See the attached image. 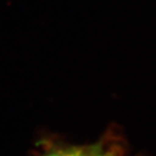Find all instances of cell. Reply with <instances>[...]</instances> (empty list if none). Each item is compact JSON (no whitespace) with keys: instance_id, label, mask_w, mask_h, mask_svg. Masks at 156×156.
Masks as SVG:
<instances>
[{"instance_id":"obj_1","label":"cell","mask_w":156,"mask_h":156,"mask_svg":"<svg viewBox=\"0 0 156 156\" xmlns=\"http://www.w3.org/2000/svg\"><path fill=\"white\" fill-rule=\"evenodd\" d=\"M88 151L79 149H71V150H64V151L54 152L47 156H87Z\"/></svg>"},{"instance_id":"obj_2","label":"cell","mask_w":156,"mask_h":156,"mask_svg":"<svg viewBox=\"0 0 156 156\" xmlns=\"http://www.w3.org/2000/svg\"><path fill=\"white\" fill-rule=\"evenodd\" d=\"M87 156H116L111 153H104V152H95V151H88Z\"/></svg>"}]
</instances>
